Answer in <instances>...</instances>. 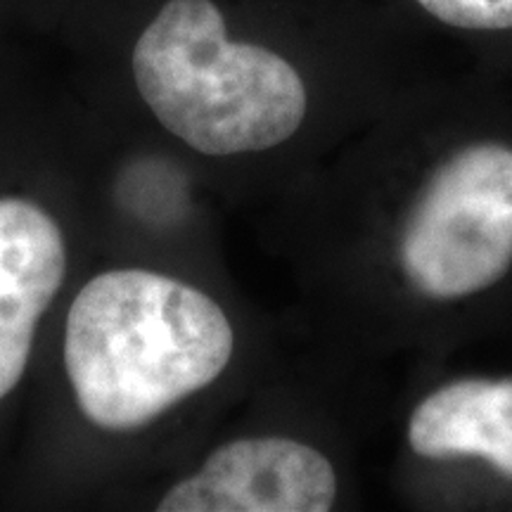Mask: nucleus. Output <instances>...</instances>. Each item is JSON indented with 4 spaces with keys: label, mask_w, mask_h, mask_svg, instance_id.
Listing matches in <instances>:
<instances>
[{
    "label": "nucleus",
    "mask_w": 512,
    "mask_h": 512,
    "mask_svg": "<svg viewBox=\"0 0 512 512\" xmlns=\"http://www.w3.org/2000/svg\"><path fill=\"white\" fill-rule=\"evenodd\" d=\"M235 337L209 294L155 271L95 275L67 316L64 366L102 430H138L228 368Z\"/></svg>",
    "instance_id": "nucleus-1"
},
{
    "label": "nucleus",
    "mask_w": 512,
    "mask_h": 512,
    "mask_svg": "<svg viewBox=\"0 0 512 512\" xmlns=\"http://www.w3.org/2000/svg\"><path fill=\"white\" fill-rule=\"evenodd\" d=\"M131 64L152 114L202 155L271 150L306 117L297 69L273 50L230 41L211 0H169L138 38Z\"/></svg>",
    "instance_id": "nucleus-2"
},
{
    "label": "nucleus",
    "mask_w": 512,
    "mask_h": 512,
    "mask_svg": "<svg viewBox=\"0 0 512 512\" xmlns=\"http://www.w3.org/2000/svg\"><path fill=\"white\" fill-rule=\"evenodd\" d=\"M399 261L422 297L489 290L512 266V150L470 145L439 166L401 230Z\"/></svg>",
    "instance_id": "nucleus-3"
},
{
    "label": "nucleus",
    "mask_w": 512,
    "mask_h": 512,
    "mask_svg": "<svg viewBox=\"0 0 512 512\" xmlns=\"http://www.w3.org/2000/svg\"><path fill=\"white\" fill-rule=\"evenodd\" d=\"M337 498L335 467L323 453L285 437L238 439L216 448L178 482L159 512H325Z\"/></svg>",
    "instance_id": "nucleus-4"
},
{
    "label": "nucleus",
    "mask_w": 512,
    "mask_h": 512,
    "mask_svg": "<svg viewBox=\"0 0 512 512\" xmlns=\"http://www.w3.org/2000/svg\"><path fill=\"white\" fill-rule=\"evenodd\" d=\"M67 247L38 204L0 197V401L27 370L36 325L60 292Z\"/></svg>",
    "instance_id": "nucleus-5"
},
{
    "label": "nucleus",
    "mask_w": 512,
    "mask_h": 512,
    "mask_svg": "<svg viewBox=\"0 0 512 512\" xmlns=\"http://www.w3.org/2000/svg\"><path fill=\"white\" fill-rule=\"evenodd\" d=\"M413 453L479 458L512 477V377H467L434 389L408 422Z\"/></svg>",
    "instance_id": "nucleus-6"
},
{
    "label": "nucleus",
    "mask_w": 512,
    "mask_h": 512,
    "mask_svg": "<svg viewBox=\"0 0 512 512\" xmlns=\"http://www.w3.org/2000/svg\"><path fill=\"white\" fill-rule=\"evenodd\" d=\"M430 15L460 29H512V0H418Z\"/></svg>",
    "instance_id": "nucleus-7"
}]
</instances>
